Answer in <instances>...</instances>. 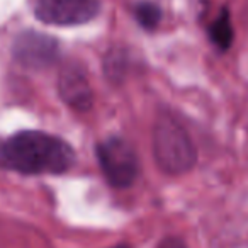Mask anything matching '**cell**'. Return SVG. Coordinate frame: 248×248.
I'll return each mask as SVG.
<instances>
[{"instance_id":"obj_1","label":"cell","mask_w":248,"mask_h":248,"mask_svg":"<svg viewBox=\"0 0 248 248\" xmlns=\"http://www.w3.org/2000/svg\"><path fill=\"white\" fill-rule=\"evenodd\" d=\"M75 162L72 146L62 138L41 131H22L0 140V169L26 175L63 173Z\"/></svg>"},{"instance_id":"obj_2","label":"cell","mask_w":248,"mask_h":248,"mask_svg":"<svg viewBox=\"0 0 248 248\" xmlns=\"http://www.w3.org/2000/svg\"><path fill=\"white\" fill-rule=\"evenodd\" d=\"M153 152L160 169L172 175H182L196 165L197 153L192 140L177 121L162 117L153 129Z\"/></svg>"},{"instance_id":"obj_3","label":"cell","mask_w":248,"mask_h":248,"mask_svg":"<svg viewBox=\"0 0 248 248\" xmlns=\"http://www.w3.org/2000/svg\"><path fill=\"white\" fill-rule=\"evenodd\" d=\"M97 158L107 182L117 189L129 187L138 175V158L126 140L112 138L104 140L97 146Z\"/></svg>"},{"instance_id":"obj_4","label":"cell","mask_w":248,"mask_h":248,"mask_svg":"<svg viewBox=\"0 0 248 248\" xmlns=\"http://www.w3.org/2000/svg\"><path fill=\"white\" fill-rule=\"evenodd\" d=\"M99 0H38L36 17L55 26H78L99 14Z\"/></svg>"},{"instance_id":"obj_5","label":"cell","mask_w":248,"mask_h":248,"mask_svg":"<svg viewBox=\"0 0 248 248\" xmlns=\"http://www.w3.org/2000/svg\"><path fill=\"white\" fill-rule=\"evenodd\" d=\"M14 56L22 65L43 68L51 65L58 56V43L55 38L43 32H22L14 45Z\"/></svg>"},{"instance_id":"obj_6","label":"cell","mask_w":248,"mask_h":248,"mask_svg":"<svg viewBox=\"0 0 248 248\" xmlns=\"http://www.w3.org/2000/svg\"><path fill=\"white\" fill-rule=\"evenodd\" d=\"M58 90L62 99L73 109L87 110L90 109L93 102L90 83L83 70L78 66H66L62 70L58 80Z\"/></svg>"},{"instance_id":"obj_7","label":"cell","mask_w":248,"mask_h":248,"mask_svg":"<svg viewBox=\"0 0 248 248\" xmlns=\"http://www.w3.org/2000/svg\"><path fill=\"white\" fill-rule=\"evenodd\" d=\"M209 38H211V41L219 49H223V51L233 45L234 31H233V26H231L230 12H228L226 9H223L221 14L217 16L213 21V24L209 26Z\"/></svg>"},{"instance_id":"obj_8","label":"cell","mask_w":248,"mask_h":248,"mask_svg":"<svg viewBox=\"0 0 248 248\" xmlns=\"http://www.w3.org/2000/svg\"><path fill=\"white\" fill-rule=\"evenodd\" d=\"M135 16L145 29H155L162 19V11L153 2H140L135 9Z\"/></svg>"},{"instance_id":"obj_9","label":"cell","mask_w":248,"mask_h":248,"mask_svg":"<svg viewBox=\"0 0 248 248\" xmlns=\"http://www.w3.org/2000/svg\"><path fill=\"white\" fill-rule=\"evenodd\" d=\"M158 248H187V247L180 238L170 236V238H165V240L160 241Z\"/></svg>"},{"instance_id":"obj_10","label":"cell","mask_w":248,"mask_h":248,"mask_svg":"<svg viewBox=\"0 0 248 248\" xmlns=\"http://www.w3.org/2000/svg\"><path fill=\"white\" fill-rule=\"evenodd\" d=\"M112 248H131L129 245H116V247H112Z\"/></svg>"}]
</instances>
